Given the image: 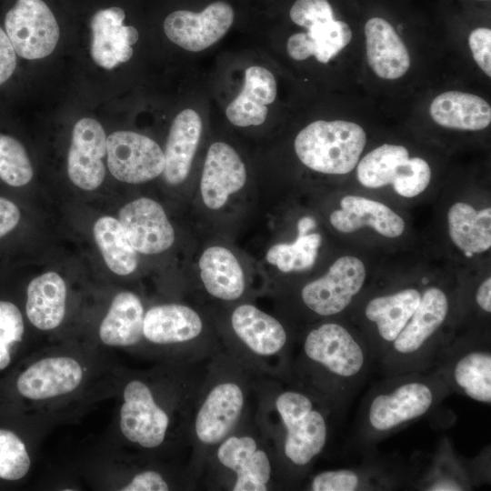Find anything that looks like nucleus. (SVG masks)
Returning a JSON list of instances; mask_svg holds the SVG:
<instances>
[{
    "mask_svg": "<svg viewBox=\"0 0 491 491\" xmlns=\"http://www.w3.org/2000/svg\"><path fill=\"white\" fill-rule=\"evenodd\" d=\"M10 361V347L0 345V370L5 368Z\"/></svg>",
    "mask_w": 491,
    "mask_h": 491,
    "instance_id": "nucleus-48",
    "label": "nucleus"
},
{
    "mask_svg": "<svg viewBox=\"0 0 491 491\" xmlns=\"http://www.w3.org/2000/svg\"><path fill=\"white\" fill-rule=\"evenodd\" d=\"M289 15L297 25L309 29L313 25L334 19V12L327 0H296Z\"/></svg>",
    "mask_w": 491,
    "mask_h": 491,
    "instance_id": "nucleus-40",
    "label": "nucleus"
},
{
    "mask_svg": "<svg viewBox=\"0 0 491 491\" xmlns=\"http://www.w3.org/2000/svg\"><path fill=\"white\" fill-rule=\"evenodd\" d=\"M95 241L108 268L116 275L127 276L137 266V252L132 246L118 219L105 215L93 227Z\"/></svg>",
    "mask_w": 491,
    "mask_h": 491,
    "instance_id": "nucleus-31",
    "label": "nucleus"
},
{
    "mask_svg": "<svg viewBox=\"0 0 491 491\" xmlns=\"http://www.w3.org/2000/svg\"><path fill=\"white\" fill-rule=\"evenodd\" d=\"M276 93L273 74L263 66H250L246 70L243 88L226 107L225 115L235 126L260 125L267 117L266 105L275 101Z\"/></svg>",
    "mask_w": 491,
    "mask_h": 491,
    "instance_id": "nucleus-23",
    "label": "nucleus"
},
{
    "mask_svg": "<svg viewBox=\"0 0 491 491\" xmlns=\"http://www.w3.org/2000/svg\"><path fill=\"white\" fill-rule=\"evenodd\" d=\"M168 424L166 413L156 405L145 383L133 380L125 386L120 429L129 441L155 448L163 443Z\"/></svg>",
    "mask_w": 491,
    "mask_h": 491,
    "instance_id": "nucleus-12",
    "label": "nucleus"
},
{
    "mask_svg": "<svg viewBox=\"0 0 491 491\" xmlns=\"http://www.w3.org/2000/svg\"><path fill=\"white\" fill-rule=\"evenodd\" d=\"M198 265L203 286L212 296L233 301L243 295L245 274L231 250L222 246H209L202 253Z\"/></svg>",
    "mask_w": 491,
    "mask_h": 491,
    "instance_id": "nucleus-26",
    "label": "nucleus"
},
{
    "mask_svg": "<svg viewBox=\"0 0 491 491\" xmlns=\"http://www.w3.org/2000/svg\"><path fill=\"white\" fill-rule=\"evenodd\" d=\"M366 267L355 256L336 259L321 277L307 283L301 291L304 305L320 316H332L346 310L362 290Z\"/></svg>",
    "mask_w": 491,
    "mask_h": 491,
    "instance_id": "nucleus-8",
    "label": "nucleus"
},
{
    "mask_svg": "<svg viewBox=\"0 0 491 491\" xmlns=\"http://www.w3.org/2000/svg\"><path fill=\"white\" fill-rule=\"evenodd\" d=\"M118 220L137 253L155 255L175 242V230L164 208L156 201L140 197L125 205Z\"/></svg>",
    "mask_w": 491,
    "mask_h": 491,
    "instance_id": "nucleus-13",
    "label": "nucleus"
},
{
    "mask_svg": "<svg viewBox=\"0 0 491 491\" xmlns=\"http://www.w3.org/2000/svg\"><path fill=\"white\" fill-rule=\"evenodd\" d=\"M429 114L439 125L479 131L491 123V107L482 97L461 91H446L431 103Z\"/></svg>",
    "mask_w": 491,
    "mask_h": 491,
    "instance_id": "nucleus-25",
    "label": "nucleus"
},
{
    "mask_svg": "<svg viewBox=\"0 0 491 491\" xmlns=\"http://www.w3.org/2000/svg\"><path fill=\"white\" fill-rule=\"evenodd\" d=\"M125 17V11L116 6L99 10L92 17L90 53L103 68L112 69L133 55L132 45L139 35L135 27L123 24Z\"/></svg>",
    "mask_w": 491,
    "mask_h": 491,
    "instance_id": "nucleus-16",
    "label": "nucleus"
},
{
    "mask_svg": "<svg viewBox=\"0 0 491 491\" xmlns=\"http://www.w3.org/2000/svg\"><path fill=\"white\" fill-rule=\"evenodd\" d=\"M482 1H489V0H482Z\"/></svg>",
    "mask_w": 491,
    "mask_h": 491,
    "instance_id": "nucleus-49",
    "label": "nucleus"
},
{
    "mask_svg": "<svg viewBox=\"0 0 491 491\" xmlns=\"http://www.w3.org/2000/svg\"><path fill=\"white\" fill-rule=\"evenodd\" d=\"M30 467V457L23 441L12 431L0 429V478L18 480Z\"/></svg>",
    "mask_w": 491,
    "mask_h": 491,
    "instance_id": "nucleus-38",
    "label": "nucleus"
},
{
    "mask_svg": "<svg viewBox=\"0 0 491 491\" xmlns=\"http://www.w3.org/2000/svg\"><path fill=\"white\" fill-rule=\"evenodd\" d=\"M144 316L142 302L135 294L118 293L100 325V339L111 346H129L138 343L144 336Z\"/></svg>",
    "mask_w": 491,
    "mask_h": 491,
    "instance_id": "nucleus-29",
    "label": "nucleus"
},
{
    "mask_svg": "<svg viewBox=\"0 0 491 491\" xmlns=\"http://www.w3.org/2000/svg\"><path fill=\"white\" fill-rule=\"evenodd\" d=\"M244 401L238 385L226 382L215 386L196 415L195 429L198 439L209 445L224 439L237 422Z\"/></svg>",
    "mask_w": 491,
    "mask_h": 491,
    "instance_id": "nucleus-20",
    "label": "nucleus"
},
{
    "mask_svg": "<svg viewBox=\"0 0 491 491\" xmlns=\"http://www.w3.org/2000/svg\"><path fill=\"white\" fill-rule=\"evenodd\" d=\"M435 367L441 371L450 390L490 405L491 352L487 345L448 344Z\"/></svg>",
    "mask_w": 491,
    "mask_h": 491,
    "instance_id": "nucleus-7",
    "label": "nucleus"
},
{
    "mask_svg": "<svg viewBox=\"0 0 491 491\" xmlns=\"http://www.w3.org/2000/svg\"><path fill=\"white\" fill-rule=\"evenodd\" d=\"M340 206L331 213L329 221L341 233H353L368 226L386 237L395 238L405 230L404 219L381 202L349 195L341 199Z\"/></svg>",
    "mask_w": 491,
    "mask_h": 491,
    "instance_id": "nucleus-18",
    "label": "nucleus"
},
{
    "mask_svg": "<svg viewBox=\"0 0 491 491\" xmlns=\"http://www.w3.org/2000/svg\"><path fill=\"white\" fill-rule=\"evenodd\" d=\"M364 30L367 62L373 72L387 80L403 76L410 67V57L393 26L381 17H373Z\"/></svg>",
    "mask_w": 491,
    "mask_h": 491,
    "instance_id": "nucleus-21",
    "label": "nucleus"
},
{
    "mask_svg": "<svg viewBox=\"0 0 491 491\" xmlns=\"http://www.w3.org/2000/svg\"><path fill=\"white\" fill-rule=\"evenodd\" d=\"M23 334L20 310L13 303L0 301V345L10 347L22 340Z\"/></svg>",
    "mask_w": 491,
    "mask_h": 491,
    "instance_id": "nucleus-41",
    "label": "nucleus"
},
{
    "mask_svg": "<svg viewBox=\"0 0 491 491\" xmlns=\"http://www.w3.org/2000/svg\"><path fill=\"white\" fill-rule=\"evenodd\" d=\"M203 330L199 315L178 304L151 307L144 316V336L155 344H173L193 340Z\"/></svg>",
    "mask_w": 491,
    "mask_h": 491,
    "instance_id": "nucleus-27",
    "label": "nucleus"
},
{
    "mask_svg": "<svg viewBox=\"0 0 491 491\" xmlns=\"http://www.w3.org/2000/svg\"><path fill=\"white\" fill-rule=\"evenodd\" d=\"M34 175L24 145L15 138L0 133V178L11 186L28 184Z\"/></svg>",
    "mask_w": 491,
    "mask_h": 491,
    "instance_id": "nucleus-37",
    "label": "nucleus"
},
{
    "mask_svg": "<svg viewBox=\"0 0 491 491\" xmlns=\"http://www.w3.org/2000/svg\"><path fill=\"white\" fill-rule=\"evenodd\" d=\"M276 408L286 429L284 453L296 466L309 465L324 449L327 423L306 394L285 391L276 399Z\"/></svg>",
    "mask_w": 491,
    "mask_h": 491,
    "instance_id": "nucleus-5",
    "label": "nucleus"
},
{
    "mask_svg": "<svg viewBox=\"0 0 491 491\" xmlns=\"http://www.w3.org/2000/svg\"><path fill=\"white\" fill-rule=\"evenodd\" d=\"M448 233L454 245L466 256L491 247V208L475 209L464 202L454 204L447 213Z\"/></svg>",
    "mask_w": 491,
    "mask_h": 491,
    "instance_id": "nucleus-30",
    "label": "nucleus"
},
{
    "mask_svg": "<svg viewBox=\"0 0 491 491\" xmlns=\"http://www.w3.org/2000/svg\"><path fill=\"white\" fill-rule=\"evenodd\" d=\"M168 485L160 474L155 471H145L136 475L132 481L124 486L122 491H166Z\"/></svg>",
    "mask_w": 491,
    "mask_h": 491,
    "instance_id": "nucleus-43",
    "label": "nucleus"
},
{
    "mask_svg": "<svg viewBox=\"0 0 491 491\" xmlns=\"http://www.w3.org/2000/svg\"><path fill=\"white\" fill-rule=\"evenodd\" d=\"M409 158L407 149L399 145L384 144L358 163L356 176L366 187L379 188L392 184L396 168Z\"/></svg>",
    "mask_w": 491,
    "mask_h": 491,
    "instance_id": "nucleus-32",
    "label": "nucleus"
},
{
    "mask_svg": "<svg viewBox=\"0 0 491 491\" xmlns=\"http://www.w3.org/2000/svg\"><path fill=\"white\" fill-rule=\"evenodd\" d=\"M476 303L484 312H491V277L486 278L476 293Z\"/></svg>",
    "mask_w": 491,
    "mask_h": 491,
    "instance_id": "nucleus-46",
    "label": "nucleus"
},
{
    "mask_svg": "<svg viewBox=\"0 0 491 491\" xmlns=\"http://www.w3.org/2000/svg\"><path fill=\"white\" fill-rule=\"evenodd\" d=\"M219 462L236 474L234 491H266L271 476V464L265 451L257 448L251 436L226 438L217 451Z\"/></svg>",
    "mask_w": 491,
    "mask_h": 491,
    "instance_id": "nucleus-19",
    "label": "nucleus"
},
{
    "mask_svg": "<svg viewBox=\"0 0 491 491\" xmlns=\"http://www.w3.org/2000/svg\"><path fill=\"white\" fill-rule=\"evenodd\" d=\"M106 161L110 173L128 184L153 180L165 167V155L158 144L132 131H116L106 137Z\"/></svg>",
    "mask_w": 491,
    "mask_h": 491,
    "instance_id": "nucleus-9",
    "label": "nucleus"
},
{
    "mask_svg": "<svg viewBox=\"0 0 491 491\" xmlns=\"http://www.w3.org/2000/svg\"><path fill=\"white\" fill-rule=\"evenodd\" d=\"M202 120L193 109L181 111L174 119L165 145L163 176L171 185L182 184L189 175L201 135Z\"/></svg>",
    "mask_w": 491,
    "mask_h": 491,
    "instance_id": "nucleus-22",
    "label": "nucleus"
},
{
    "mask_svg": "<svg viewBox=\"0 0 491 491\" xmlns=\"http://www.w3.org/2000/svg\"><path fill=\"white\" fill-rule=\"evenodd\" d=\"M364 129L345 120H317L296 135L294 147L308 168L328 175H345L358 163L366 145Z\"/></svg>",
    "mask_w": 491,
    "mask_h": 491,
    "instance_id": "nucleus-4",
    "label": "nucleus"
},
{
    "mask_svg": "<svg viewBox=\"0 0 491 491\" xmlns=\"http://www.w3.org/2000/svg\"><path fill=\"white\" fill-rule=\"evenodd\" d=\"M321 245L318 233L298 234L291 243H279L266 252V261L283 273L300 272L311 268Z\"/></svg>",
    "mask_w": 491,
    "mask_h": 491,
    "instance_id": "nucleus-33",
    "label": "nucleus"
},
{
    "mask_svg": "<svg viewBox=\"0 0 491 491\" xmlns=\"http://www.w3.org/2000/svg\"><path fill=\"white\" fill-rule=\"evenodd\" d=\"M246 168L237 152L224 142L213 143L205 155L200 179V195L211 210L222 208L246 182Z\"/></svg>",
    "mask_w": 491,
    "mask_h": 491,
    "instance_id": "nucleus-15",
    "label": "nucleus"
},
{
    "mask_svg": "<svg viewBox=\"0 0 491 491\" xmlns=\"http://www.w3.org/2000/svg\"><path fill=\"white\" fill-rule=\"evenodd\" d=\"M316 60L326 64L336 56L352 39V31L344 21L331 20L313 25L306 33Z\"/></svg>",
    "mask_w": 491,
    "mask_h": 491,
    "instance_id": "nucleus-36",
    "label": "nucleus"
},
{
    "mask_svg": "<svg viewBox=\"0 0 491 491\" xmlns=\"http://www.w3.org/2000/svg\"><path fill=\"white\" fill-rule=\"evenodd\" d=\"M382 472L367 468H341L323 471L311 480L313 491H356L391 486L393 480Z\"/></svg>",
    "mask_w": 491,
    "mask_h": 491,
    "instance_id": "nucleus-34",
    "label": "nucleus"
},
{
    "mask_svg": "<svg viewBox=\"0 0 491 491\" xmlns=\"http://www.w3.org/2000/svg\"><path fill=\"white\" fill-rule=\"evenodd\" d=\"M20 211L12 201L0 196V238L12 231L18 224Z\"/></svg>",
    "mask_w": 491,
    "mask_h": 491,
    "instance_id": "nucleus-45",
    "label": "nucleus"
},
{
    "mask_svg": "<svg viewBox=\"0 0 491 491\" xmlns=\"http://www.w3.org/2000/svg\"><path fill=\"white\" fill-rule=\"evenodd\" d=\"M316 225L315 220L310 216H305L299 219L297 223L298 234H307Z\"/></svg>",
    "mask_w": 491,
    "mask_h": 491,
    "instance_id": "nucleus-47",
    "label": "nucleus"
},
{
    "mask_svg": "<svg viewBox=\"0 0 491 491\" xmlns=\"http://www.w3.org/2000/svg\"><path fill=\"white\" fill-rule=\"evenodd\" d=\"M431 179L428 163L420 157L407 158L398 165L392 185L395 192L403 197H415L423 193Z\"/></svg>",
    "mask_w": 491,
    "mask_h": 491,
    "instance_id": "nucleus-39",
    "label": "nucleus"
},
{
    "mask_svg": "<svg viewBox=\"0 0 491 491\" xmlns=\"http://www.w3.org/2000/svg\"><path fill=\"white\" fill-rule=\"evenodd\" d=\"M232 6L224 1L207 5L202 12L177 10L166 16L164 31L167 38L191 52L202 51L220 40L234 21Z\"/></svg>",
    "mask_w": 491,
    "mask_h": 491,
    "instance_id": "nucleus-10",
    "label": "nucleus"
},
{
    "mask_svg": "<svg viewBox=\"0 0 491 491\" xmlns=\"http://www.w3.org/2000/svg\"><path fill=\"white\" fill-rule=\"evenodd\" d=\"M303 351L306 358L327 376L332 395L339 404L348 402L356 392L373 360L366 340L336 322L310 330Z\"/></svg>",
    "mask_w": 491,
    "mask_h": 491,
    "instance_id": "nucleus-3",
    "label": "nucleus"
},
{
    "mask_svg": "<svg viewBox=\"0 0 491 491\" xmlns=\"http://www.w3.org/2000/svg\"><path fill=\"white\" fill-rule=\"evenodd\" d=\"M468 45L474 60L486 75L491 76V30L476 28L469 35Z\"/></svg>",
    "mask_w": 491,
    "mask_h": 491,
    "instance_id": "nucleus-42",
    "label": "nucleus"
},
{
    "mask_svg": "<svg viewBox=\"0 0 491 491\" xmlns=\"http://www.w3.org/2000/svg\"><path fill=\"white\" fill-rule=\"evenodd\" d=\"M26 315L41 330L57 327L65 312L66 286L55 272H47L34 278L27 286Z\"/></svg>",
    "mask_w": 491,
    "mask_h": 491,
    "instance_id": "nucleus-28",
    "label": "nucleus"
},
{
    "mask_svg": "<svg viewBox=\"0 0 491 491\" xmlns=\"http://www.w3.org/2000/svg\"><path fill=\"white\" fill-rule=\"evenodd\" d=\"M387 378L370 392L361 415L362 438L369 442L428 415L451 392L435 366Z\"/></svg>",
    "mask_w": 491,
    "mask_h": 491,
    "instance_id": "nucleus-1",
    "label": "nucleus"
},
{
    "mask_svg": "<svg viewBox=\"0 0 491 491\" xmlns=\"http://www.w3.org/2000/svg\"><path fill=\"white\" fill-rule=\"evenodd\" d=\"M231 324L239 339L256 355H276L286 344L283 325L253 305L238 306L233 311Z\"/></svg>",
    "mask_w": 491,
    "mask_h": 491,
    "instance_id": "nucleus-24",
    "label": "nucleus"
},
{
    "mask_svg": "<svg viewBox=\"0 0 491 491\" xmlns=\"http://www.w3.org/2000/svg\"><path fill=\"white\" fill-rule=\"evenodd\" d=\"M450 299L437 286L427 287L408 323L378 363L387 376L435 366L445 349L438 335L450 313Z\"/></svg>",
    "mask_w": 491,
    "mask_h": 491,
    "instance_id": "nucleus-2",
    "label": "nucleus"
},
{
    "mask_svg": "<svg viewBox=\"0 0 491 491\" xmlns=\"http://www.w3.org/2000/svg\"><path fill=\"white\" fill-rule=\"evenodd\" d=\"M5 28L15 54L28 60L48 56L60 35L57 21L43 0H17L5 15Z\"/></svg>",
    "mask_w": 491,
    "mask_h": 491,
    "instance_id": "nucleus-6",
    "label": "nucleus"
},
{
    "mask_svg": "<svg viewBox=\"0 0 491 491\" xmlns=\"http://www.w3.org/2000/svg\"><path fill=\"white\" fill-rule=\"evenodd\" d=\"M16 66V54L6 35L0 27V85L13 75Z\"/></svg>",
    "mask_w": 491,
    "mask_h": 491,
    "instance_id": "nucleus-44",
    "label": "nucleus"
},
{
    "mask_svg": "<svg viewBox=\"0 0 491 491\" xmlns=\"http://www.w3.org/2000/svg\"><path fill=\"white\" fill-rule=\"evenodd\" d=\"M83 370L67 356L44 358L24 371L17 378L19 393L33 400L46 399L74 391L81 383Z\"/></svg>",
    "mask_w": 491,
    "mask_h": 491,
    "instance_id": "nucleus-17",
    "label": "nucleus"
},
{
    "mask_svg": "<svg viewBox=\"0 0 491 491\" xmlns=\"http://www.w3.org/2000/svg\"><path fill=\"white\" fill-rule=\"evenodd\" d=\"M422 293L413 287L371 298L364 316L374 327L368 342L373 360L380 362L416 309Z\"/></svg>",
    "mask_w": 491,
    "mask_h": 491,
    "instance_id": "nucleus-11",
    "label": "nucleus"
},
{
    "mask_svg": "<svg viewBox=\"0 0 491 491\" xmlns=\"http://www.w3.org/2000/svg\"><path fill=\"white\" fill-rule=\"evenodd\" d=\"M105 155L106 137L101 124L88 117L77 121L67 155V173L74 185L87 191L98 188L105 175Z\"/></svg>",
    "mask_w": 491,
    "mask_h": 491,
    "instance_id": "nucleus-14",
    "label": "nucleus"
},
{
    "mask_svg": "<svg viewBox=\"0 0 491 491\" xmlns=\"http://www.w3.org/2000/svg\"><path fill=\"white\" fill-rule=\"evenodd\" d=\"M417 484L419 489L428 491H462L472 486L465 466L453 456L449 446L440 450Z\"/></svg>",
    "mask_w": 491,
    "mask_h": 491,
    "instance_id": "nucleus-35",
    "label": "nucleus"
}]
</instances>
